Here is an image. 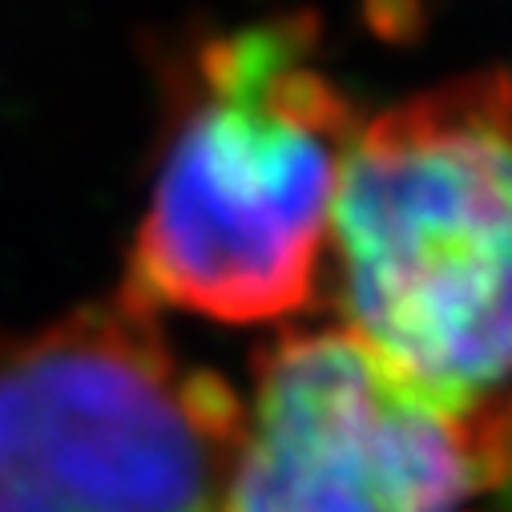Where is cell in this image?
I'll return each mask as SVG.
<instances>
[{
	"label": "cell",
	"instance_id": "6da1fadb",
	"mask_svg": "<svg viewBox=\"0 0 512 512\" xmlns=\"http://www.w3.org/2000/svg\"><path fill=\"white\" fill-rule=\"evenodd\" d=\"M319 45L315 13L182 45L130 295L230 327L287 323L323 299L331 206L363 117Z\"/></svg>",
	"mask_w": 512,
	"mask_h": 512
},
{
	"label": "cell",
	"instance_id": "7a4b0ae2",
	"mask_svg": "<svg viewBox=\"0 0 512 512\" xmlns=\"http://www.w3.org/2000/svg\"><path fill=\"white\" fill-rule=\"evenodd\" d=\"M323 295L428 404L464 416L512 396V65L359 121Z\"/></svg>",
	"mask_w": 512,
	"mask_h": 512
},
{
	"label": "cell",
	"instance_id": "3957f363",
	"mask_svg": "<svg viewBox=\"0 0 512 512\" xmlns=\"http://www.w3.org/2000/svg\"><path fill=\"white\" fill-rule=\"evenodd\" d=\"M238 436V392L125 287L0 331V512H218Z\"/></svg>",
	"mask_w": 512,
	"mask_h": 512
},
{
	"label": "cell",
	"instance_id": "277c9868",
	"mask_svg": "<svg viewBox=\"0 0 512 512\" xmlns=\"http://www.w3.org/2000/svg\"><path fill=\"white\" fill-rule=\"evenodd\" d=\"M512 484V396L444 412L335 327H283L254 392L218 512H476Z\"/></svg>",
	"mask_w": 512,
	"mask_h": 512
},
{
	"label": "cell",
	"instance_id": "5b68a950",
	"mask_svg": "<svg viewBox=\"0 0 512 512\" xmlns=\"http://www.w3.org/2000/svg\"><path fill=\"white\" fill-rule=\"evenodd\" d=\"M508 488H512V484H508Z\"/></svg>",
	"mask_w": 512,
	"mask_h": 512
}]
</instances>
